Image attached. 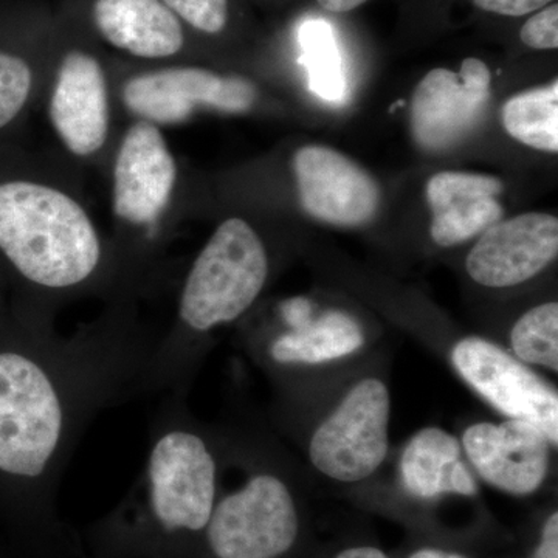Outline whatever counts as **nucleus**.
<instances>
[{
    "instance_id": "nucleus-1",
    "label": "nucleus",
    "mask_w": 558,
    "mask_h": 558,
    "mask_svg": "<svg viewBox=\"0 0 558 558\" xmlns=\"http://www.w3.org/2000/svg\"><path fill=\"white\" fill-rule=\"evenodd\" d=\"M156 344L100 329L0 351V473L31 488L50 548L64 539L57 490L70 454L101 411L145 392Z\"/></svg>"
},
{
    "instance_id": "nucleus-2",
    "label": "nucleus",
    "mask_w": 558,
    "mask_h": 558,
    "mask_svg": "<svg viewBox=\"0 0 558 558\" xmlns=\"http://www.w3.org/2000/svg\"><path fill=\"white\" fill-rule=\"evenodd\" d=\"M168 400L154 422L142 475L87 527L84 558H197L219 498V458L205 433Z\"/></svg>"
},
{
    "instance_id": "nucleus-3",
    "label": "nucleus",
    "mask_w": 558,
    "mask_h": 558,
    "mask_svg": "<svg viewBox=\"0 0 558 558\" xmlns=\"http://www.w3.org/2000/svg\"><path fill=\"white\" fill-rule=\"evenodd\" d=\"M267 278L269 256L258 233L242 219L220 223L183 282L175 328L154 348L145 392L183 398L204 351L202 340L240 319Z\"/></svg>"
},
{
    "instance_id": "nucleus-4",
    "label": "nucleus",
    "mask_w": 558,
    "mask_h": 558,
    "mask_svg": "<svg viewBox=\"0 0 558 558\" xmlns=\"http://www.w3.org/2000/svg\"><path fill=\"white\" fill-rule=\"evenodd\" d=\"M0 252L32 284L68 290L100 269V236L83 207L33 182L0 185Z\"/></svg>"
},
{
    "instance_id": "nucleus-5",
    "label": "nucleus",
    "mask_w": 558,
    "mask_h": 558,
    "mask_svg": "<svg viewBox=\"0 0 558 558\" xmlns=\"http://www.w3.org/2000/svg\"><path fill=\"white\" fill-rule=\"evenodd\" d=\"M300 535L295 497L278 473L253 472L218 498L197 558H284Z\"/></svg>"
},
{
    "instance_id": "nucleus-6",
    "label": "nucleus",
    "mask_w": 558,
    "mask_h": 558,
    "mask_svg": "<svg viewBox=\"0 0 558 558\" xmlns=\"http://www.w3.org/2000/svg\"><path fill=\"white\" fill-rule=\"evenodd\" d=\"M389 416L387 385L376 377L360 380L312 435V465L339 483L369 478L388 457Z\"/></svg>"
},
{
    "instance_id": "nucleus-7",
    "label": "nucleus",
    "mask_w": 558,
    "mask_h": 558,
    "mask_svg": "<svg viewBox=\"0 0 558 558\" xmlns=\"http://www.w3.org/2000/svg\"><path fill=\"white\" fill-rule=\"evenodd\" d=\"M451 365L476 395L508 418L537 425L558 446L557 389L494 341L465 337L451 348Z\"/></svg>"
},
{
    "instance_id": "nucleus-8",
    "label": "nucleus",
    "mask_w": 558,
    "mask_h": 558,
    "mask_svg": "<svg viewBox=\"0 0 558 558\" xmlns=\"http://www.w3.org/2000/svg\"><path fill=\"white\" fill-rule=\"evenodd\" d=\"M258 89L244 76H220L201 68H171L128 81L123 101L132 113L153 124H178L196 109L242 113L253 108Z\"/></svg>"
},
{
    "instance_id": "nucleus-9",
    "label": "nucleus",
    "mask_w": 558,
    "mask_h": 558,
    "mask_svg": "<svg viewBox=\"0 0 558 558\" xmlns=\"http://www.w3.org/2000/svg\"><path fill=\"white\" fill-rule=\"evenodd\" d=\"M492 75L478 58L459 72L435 69L418 81L411 101V132L418 148L442 153L478 126L490 101Z\"/></svg>"
},
{
    "instance_id": "nucleus-10",
    "label": "nucleus",
    "mask_w": 558,
    "mask_h": 558,
    "mask_svg": "<svg viewBox=\"0 0 558 558\" xmlns=\"http://www.w3.org/2000/svg\"><path fill=\"white\" fill-rule=\"evenodd\" d=\"M461 447L480 478L506 494L526 497L548 478L554 446L531 422H476L465 429Z\"/></svg>"
},
{
    "instance_id": "nucleus-11",
    "label": "nucleus",
    "mask_w": 558,
    "mask_h": 558,
    "mask_svg": "<svg viewBox=\"0 0 558 558\" xmlns=\"http://www.w3.org/2000/svg\"><path fill=\"white\" fill-rule=\"evenodd\" d=\"M293 171L301 205L312 218L332 226L359 227L377 215L379 185L339 150L303 146L293 157Z\"/></svg>"
},
{
    "instance_id": "nucleus-12",
    "label": "nucleus",
    "mask_w": 558,
    "mask_h": 558,
    "mask_svg": "<svg viewBox=\"0 0 558 558\" xmlns=\"http://www.w3.org/2000/svg\"><path fill=\"white\" fill-rule=\"evenodd\" d=\"M558 253V219L545 213H524L498 220L480 234L465 269L484 288L523 284L546 269Z\"/></svg>"
},
{
    "instance_id": "nucleus-13",
    "label": "nucleus",
    "mask_w": 558,
    "mask_h": 558,
    "mask_svg": "<svg viewBox=\"0 0 558 558\" xmlns=\"http://www.w3.org/2000/svg\"><path fill=\"white\" fill-rule=\"evenodd\" d=\"M178 179L174 157L156 124L140 120L124 135L113 170V211L148 226L167 208Z\"/></svg>"
},
{
    "instance_id": "nucleus-14",
    "label": "nucleus",
    "mask_w": 558,
    "mask_h": 558,
    "mask_svg": "<svg viewBox=\"0 0 558 558\" xmlns=\"http://www.w3.org/2000/svg\"><path fill=\"white\" fill-rule=\"evenodd\" d=\"M50 120L70 153L86 157L105 145L108 87L100 62L84 51L65 54L50 98Z\"/></svg>"
},
{
    "instance_id": "nucleus-15",
    "label": "nucleus",
    "mask_w": 558,
    "mask_h": 558,
    "mask_svg": "<svg viewBox=\"0 0 558 558\" xmlns=\"http://www.w3.org/2000/svg\"><path fill=\"white\" fill-rule=\"evenodd\" d=\"M505 190L494 175L472 172H439L427 183L433 211L432 240L439 247H453L478 236L501 220L498 196Z\"/></svg>"
},
{
    "instance_id": "nucleus-16",
    "label": "nucleus",
    "mask_w": 558,
    "mask_h": 558,
    "mask_svg": "<svg viewBox=\"0 0 558 558\" xmlns=\"http://www.w3.org/2000/svg\"><path fill=\"white\" fill-rule=\"evenodd\" d=\"M94 21L112 46L134 57H172L185 40L179 17L161 0H95Z\"/></svg>"
},
{
    "instance_id": "nucleus-17",
    "label": "nucleus",
    "mask_w": 558,
    "mask_h": 558,
    "mask_svg": "<svg viewBox=\"0 0 558 558\" xmlns=\"http://www.w3.org/2000/svg\"><path fill=\"white\" fill-rule=\"evenodd\" d=\"M399 472L403 488L414 498L478 494L475 475L462 461L461 442L442 428L417 432L403 449Z\"/></svg>"
},
{
    "instance_id": "nucleus-18",
    "label": "nucleus",
    "mask_w": 558,
    "mask_h": 558,
    "mask_svg": "<svg viewBox=\"0 0 558 558\" xmlns=\"http://www.w3.org/2000/svg\"><path fill=\"white\" fill-rule=\"evenodd\" d=\"M365 347V332L347 312L329 311L271 341L270 359L279 365H322L349 357Z\"/></svg>"
},
{
    "instance_id": "nucleus-19",
    "label": "nucleus",
    "mask_w": 558,
    "mask_h": 558,
    "mask_svg": "<svg viewBox=\"0 0 558 558\" xmlns=\"http://www.w3.org/2000/svg\"><path fill=\"white\" fill-rule=\"evenodd\" d=\"M502 124L510 137L548 153L558 150V83L521 92L506 101Z\"/></svg>"
},
{
    "instance_id": "nucleus-20",
    "label": "nucleus",
    "mask_w": 558,
    "mask_h": 558,
    "mask_svg": "<svg viewBox=\"0 0 558 558\" xmlns=\"http://www.w3.org/2000/svg\"><path fill=\"white\" fill-rule=\"evenodd\" d=\"M300 44L310 89L322 100L341 101L347 94V73L332 28L325 21H310L301 27Z\"/></svg>"
},
{
    "instance_id": "nucleus-21",
    "label": "nucleus",
    "mask_w": 558,
    "mask_h": 558,
    "mask_svg": "<svg viewBox=\"0 0 558 558\" xmlns=\"http://www.w3.org/2000/svg\"><path fill=\"white\" fill-rule=\"evenodd\" d=\"M513 357L524 365L542 366L558 373V304L532 307L521 315L510 332Z\"/></svg>"
},
{
    "instance_id": "nucleus-22",
    "label": "nucleus",
    "mask_w": 558,
    "mask_h": 558,
    "mask_svg": "<svg viewBox=\"0 0 558 558\" xmlns=\"http://www.w3.org/2000/svg\"><path fill=\"white\" fill-rule=\"evenodd\" d=\"M31 90L32 70L27 62L0 51V128L16 119Z\"/></svg>"
},
{
    "instance_id": "nucleus-23",
    "label": "nucleus",
    "mask_w": 558,
    "mask_h": 558,
    "mask_svg": "<svg viewBox=\"0 0 558 558\" xmlns=\"http://www.w3.org/2000/svg\"><path fill=\"white\" fill-rule=\"evenodd\" d=\"M191 27L209 35L223 31L229 21V0H161Z\"/></svg>"
},
{
    "instance_id": "nucleus-24",
    "label": "nucleus",
    "mask_w": 558,
    "mask_h": 558,
    "mask_svg": "<svg viewBox=\"0 0 558 558\" xmlns=\"http://www.w3.org/2000/svg\"><path fill=\"white\" fill-rule=\"evenodd\" d=\"M524 46L535 50H556L558 47V5L549 3L529 17L520 32Z\"/></svg>"
},
{
    "instance_id": "nucleus-25",
    "label": "nucleus",
    "mask_w": 558,
    "mask_h": 558,
    "mask_svg": "<svg viewBox=\"0 0 558 558\" xmlns=\"http://www.w3.org/2000/svg\"><path fill=\"white\" fill-rule=\"evenodd\" d=\"M553 2L554 0H473L480 10L509 17L526 16Z\"/></svg>"
},
{
    "instance_id": "nucleus-26",
    "label": "nucleus",
    "mask_w": 558,
    "mask_h": 558,
    "mask_svg": "<svg viewBox=\"0 0 558 558\" xmlns=\"http://www.w3.org/2000/svg\"><path fill=\"white\" fill-rule=\"evenodd\" d=\"M281 315L290 329L300 328L314 318V304L304 296L286 300L281 304Z\"/></svg>"
},
{
    "instance_id": "nucleus-27",
    "label": "nucleus",
    "mask_w": 558,
    "mask_h": 558,
    "mask_svg": "<svg viewBox=\"0 0 558 558\" xmlns=\"http://www.w3.org/2000/svg\"><path fill=\"white\" fill-rule=\"evenodd\" d=\"M532 558H558V513L554 512L545 523L542 542Z\"/></svg>"
},
{
    "instance_id": "nucleus-28",
    "label": "nucleus",
    "mask_w": 558,
    "mask_h": 558,
    "mask_svg": "<svg viewBox=\"0 0 558 558\" xmlns=\"http://www.w3.org/2000/svg\"><path fill=\"white\" fill-rule=\"evenodd\" d=\"M366 2L368 0H317L318 5L329 13H348Z\"/></svg>"
},
{
    "instance_id": "nucleus-29",
    "label": "nucleus",
    "mask_w": 558,
    "mask_h": 558,
    "mask_svg": "<svg viewBox=\"0 0 558 558\" xmlns=\"http://www.w3.org/2000/svg\"><path fill=\"white\" fill-rule=\"evenodd\" d=\"M336 558H388L384 550L373 548V546H355L341 550Z\"/></svg>"
},
{
    "instance_id": "nucleus-30",
    "label": "nucleus",
    "mask_w": 558,
    "mask_h": 558,
    "mask_svg": "<svg viewBox=\"0 0 558 558\" xmlns=\"http://www.w3.org/2000/svg\"><path fill=\"white\" fill-rule=\"evenodd\" d=\"M409 558H465L458 554L446 553V550L424 548L411 554Z\"/></svg>"
}]
</instances>
